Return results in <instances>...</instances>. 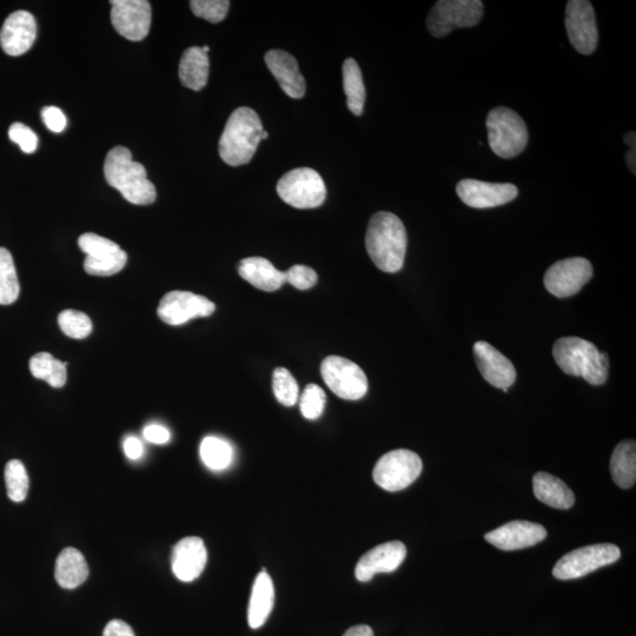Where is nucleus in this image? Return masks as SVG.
<instances>
[{
	"instance_id": "1",
	"label": "nucleus",
	"mask_w": 636,
	"mask_h": 636,
	"mask_svg": "<svg viewBox=\"0 0 636 636\" xmlns=\"http://www.w3.org/2000/svg\"><path fill=\"white\" fill-rule=\"evenodd\" d=\"M406 228L392 212L380 211L370 218L366 247L371 261L384 273L400 271L407 253Z\"/></svg>"
},
{
	"instance_id": "2",
	"label": "nucleus",
	"mask_w": 636,
	"mask_h": 636,
	"mask_svg": "<svg viewBox=\"0 0 636 636\" xmlns=\"http://www.w3.org/2000/svg\"><path fill=\"white\" fill-rule=\"evenodd\" d=\"M106 182L121 192L129 203L149 205L156 201L155 185L148 180L147 170L132 159L131 151L124 147L112 149L104 163Z\"/></svg>"
},
{
	"instance_id": "3",
	"label": "nucleus",
	"mask_w": 636,
	"mask_h": 636,
	"mask_svg": "<svg viewBox=\"0 0 636 636\" xmlns=\"http://www.w3.org/2000/svg\"><path fill=\"white\" fill-rule=\"evenodd\" d=\"M263 124L257 112L238 108L228 119L220 139V156L230 167H240L253 159L262 141Z\"/></svg>"
},
{
	"instance_id": "4",
	"label": "nucleus",
	"mask_w": 636,
	"mask_h": 636,
	"mask_svg": "<svg viewBox=\"0 0 636 636\" xmlns=\"http://www.w3.org/2000/svg\"><path fill=\"white\" fill-rule=\"evenodd\" d=\"M556 364L567 375L582 377L592 386H601L608 377L609 357L592 342L580 337H562L554 344Z\"/></svg>"
},
{
	"instance_id": "5",
	"label": "nucleus",
	"mask_w": 636,
	"mask_h": 636,
	"mask_svg": "<svg viewBox=\"0 0 636 636\" xmlns=\"http://www.w3.org/2000/svg\"><path fill=\"white\" fill-rule=\"evenodd\" d=\"M487 130L490 148L501 158L519 156L527 147L528 129L525 121L505 106L489 112Z\"/></svg>"
},
{
	"instance_id": "6",
	"label": "nucleus",
	"mask_w": 636,
	"mask_h": 636,
	"mask_svg": "<svg viewBox=\"0 0 636 636\" xmlns=\"http://www.w3.org/2000/svg\"><path fill=\"white\" fill-rule=\"evenodd\" d=\"M277 194L296 209L321 207L327 198L326 183L317 171L298 168L287 172L277 183Z\"/></svg>"
},
{
	"instance_id": "7",
	"label": "nucleus",
	"mask_w": 636,
	"mask_h": 636,
	"mask_svg": "<svg viewBox=\"0 0 636 636\" xmlns=\"http://www.w3.org/2000/svg\"><path fill=\"white\" fill-rule=\"evenodd\" d=\"M482 17L480 0H440L429 13L427 28L430 35L442 38L456 29L473 28Z\"/></svg>"
},
{
	"instance_id": "8",
	"label": "nucleus",
	"mask_w": 636,
	"mask_h": 636,
	"mask_svg": "<svg viewBox=\"0 0 636 636\" xmlns=\"http://www.w3.org/2000/svg\"><path fill=\"white\" fill-rule=\"evenodd\" d=\"M421 457L412 450L397 449L377 461L373 477L377 486L387 492H400L408 488L422 473Z\"/></svg>"
},
{
	"instance_id": "9",
	"label": "nucleus",
	"mask_w": 636,
	"mask_h": 636,
	"mask_svg": "<svg viewBox=\"0 0 636 636\" xmlns=\"http://www.w3.org/2000/svg\"><path fill=\"white\" fill-rule=\"evenodd\" d=\"M621 556L619 547L611 543H599L575 549L556 562L553 575L558 580L583 578L596 569L612 565Z\"/></svg>"
},
{
	"instance_id": "10",
	"label": "nucleus",
	"mask_w": 636,
	"mask_h": 636,
	"mask_svg": "<svg viewBox=\"0 0 636 636\" xmlns=\"http://www.w3.org/2000/svg\"><path fill=\"white\" fill-rule=\"evenodd\" d=\"M321 374L331 392L343 400H361L368 392L364 371L344 357H327L321 364Z\"/></svg>"
},
{
	"instance_id": "11",
	"label": "nucleus",
	"mask_w": 636,
	"mask_h": 636,
	"mask_svg": "<svg viewBox=\"0 0 636 636\" xmlns=\"http://www.w3.org/2000/svg\"><path fill=\"white\" fill-rule=\"evenodd\" d=\"M78 245L86 255L84 269L89 275L112 276L127 265V253L108 238L88 233L79 237Z\"/></svg>"
},
{
	"instance_id": "12",
	"label": "nucleus",
	"mask_w": 636,
	"mask_h": 636,
	"mask_svg": "<svg viewBox=\"0 0 636 636\" xmlns=\"http://www.w3.org/2000/svg\"><path fill=\"white\" fill-rule=\"evenodd\" d=\"M593 277L591 262L582 257L556 262L546 271L545 287L555 297L566 298L578 294Z\"/></svg>"
},
{
	"instance_id": "13",
	"label": "nucleus",
	"mask_w": 636,
	"mask_h": 636,
	"mask_svg": "<svg viewBox=\"0 0 636 636\" xmlns=\"http://www.w3.org/2000/svg\"><path fill=\"white\" fill-rule=\"evenodd\" d=\"M565 23L573 48L581 55H592L599 43L598 25L592 3L587 0L568 2Z\"/></svg>"
},
{
	"instance_id": "14",
	"label": "nucleus",
	"mask_w": 636,
	"mask_h": 636,
	"mask_svg": "<svg viewBox=\"0 0 636 636\" xmlns=\"http://www.w3.org/2000/svg\"><path fill=\"white\" fill-rule=\"evenodd\" d=\"M215 310V303L207 297L175 290L162 298L157 314L169 326H182L192 318L208 317L214 314Z\"/></svg>"
},
{
	"instance_id": "15",
	"label": "nucleus",
	"mask_w": 636,
	"mask_h": 636,
	"mask_svg": "<svg viewBox=\"0 0 636 636\" xmlns=\"http://www.w3.org/2000/svg\"><path fill=\"white\" fill-rule=\"evenodd\" d=\"M111 22L131 42H141L151 26V5L147 0H112Z\"/></svg>"
},
{
	"instance_id": "16",
	"label": "nucleus",
	"mask_w": 636,
	"mask_h": 636,
	"mask_svg": "<svg viewBox=\"0 0 636 636\" xmlns=\"http://www.w3.org/2000/svg\"><path fill=\"white\" fill-rule=\"evenodd\" d=\"M460 200L474 209L500 207L515 200L519 189L510 183H488L477 180H462L456 185Z\"/></svg>"
},
{
	"instance_id": "17",
	"label": "nucleus",
	"mask_w": 636,
	"mask_h": 636,
	"mask_svg": "<svg viewBox=\"0 0 636 636\" xmlns=\"http://www.w3.org/2000/svg\"><path fill=\"white\" fill-rule=\"evenodd\" d=\"M407 548L400 541H392L376 546L364 554L355 568L356 579L368 582L376 574L393 573L406 560Z\"/></svg>"
},
{
	"instance_id": "18",
	"label": "nucleus",
	"mask_w": 636,
	"mask_h": 636,
	"mask_svg": "<svg viewBox=\"0 0 636 636\" xmlns=\"http://www.w3.org/2000/svg\"><path fill=\"white\" fill-rule=\"evenodd\" d=\"M489 543L502 551H518L538 545L547 538V530L539 523L512 521L485 536Z\"/></svg>"
},
{
	"instance_id": "19",
	"label": "nucleus",
	"mask_w": 636,
	"mask_h": 636,
	"mask_svg": "<svg viewBox=\"0 0 636 636\" xmlns=\"http://www.w3.org/2000/svg\"><path fill=\"white\" fill-rule=\"evenodd\" d=\"M474 356L483 379L507 393L516 380L513 363L498 349L483 341L475 343Z\"/></svg>"
},
{
	"instance_id": "20",
	"label": "nucleus",
	"mask_w": 636,
	"mask_h": 636,
	"mask_svg": "<svg viewBox=\"0 0 636 636\" xmlns=\"http://www.w3.org/2000/svg\"><path fill=\"white\" fill-rule=\"evenodd\" d=\"M36 19L28 11H16L6 19L0 31V45L9 56H22L36 41Z\"/></svg>"
},
{
	"instance_id": "21",
	"label": "nucleus",
	"mask_w": 636,
	"mask_h": 636,
	"mask_svg": "<svg viewBox=\"0 0 636 636\" xmlns=\"http://www.w3.org/2000/svg\"><path fill=\"white\" fill-rule=\"evenodd\" d=\"M207 561L208 552L203 540L189 536L178 542L172 551V572L178 580L191 582L200 578Z\"/></svg>"
},
{
	"instance_id": "22",
	"label": "nucleus",
	"mask_w": 636,
	"mask_h": 636,
	"mask_svg": "<svg viewBox=\"0 0 636 636\" xmlns=\"http://www.w3.org/2000/svg\"><path fill=\"white\" fill-rule=\"evenodd\" d=\"M265 64L276 78L281 89L290 98L301 99L306 95V79L302 76L296 59L283 50H270L265 55Z\"/></svg>"
},
{
	"instance_id": "23",
	"label": "nucleus",
	"mask_w": 636,
	"mask_h": 636,
	"mask_svg": "<svg viewBox=\"0 0 636 636\" xmlns=\"http://www.w3.org/2000/svg\"><path fill=\"white\" fill-rule=\"evenodd\" d=\"M238 274L251 286L268 293L281 289L287 283L286 273L263 257L244 258L238 265Z\"/></svg>"
},
{
	"instance_id": "24",
	"label": "nucleus",
	"mask_w": 636,
	"mask_h": 636,
	"mask_svg": "<svg viewBox=\"0 0 636 636\" xmlns=\"http://www.w3.org/2000/svg\"><path fill=\"white\" fill-rule=\"evenodd\" d=\"M275 602V588L270 576L261 572L254 582L253 592L248 609L249 626L253 629L261 628L273 611Z\"/></svg>"
},
{
	"instance_id": "25",
	"label": "nucleus",
	"mask_w": 636,
	"mask_h": 636,
	"mask_svg": "<svg viewBox=\"0 0 636 636\" xmlns=\"http://www.w3.org/2000/svg\"><path fill=\"white\" fill-rule=\"evenodd\" d=\"M536 499L556 509L572 508L575 496L565 482L548 473L535 474L533 479Z\"/></svg>"
},
{
	"instance_id": "26",
	"label": "nucleus",
	"mask_w": 636,
	"mask_h": 636,
	"mask_svg": "<svg viewBox=\"0 0 636 636\" xmlns=\"http://www.w3.org/2000/svg\"><path fill=\"white\" fill-rule=\"evenodd\" d=\"M55 576L59 586L65 589H75L88 579V562L76 548H65L58 555Z\"/></svg>"
},
{
	"instance_id": "27",
	"label": "nucleus",
	"mask_w": 636,
	"mask_h": 636,
	"mask_svg": "<svg viewBox=\"0 0 636 636\" xmlns=\"http://www.w3.org/2000/svg\"><path fill=\"white\" fill-rule=\"evenodd\" d=\"M209 57L202 48L194 46L185 50L180 63V79L185 88L201 91L209 78Z\"/></svg>"
},
{
	"instance_id": "28",
	"label": "nucleus",
	"mask_w": 636,
	"mask_h": 636,
	"mask_svg": "<svg viewBox=\"0 0 636 636\" xmlns=\"http://www.w3.org/2000/svg\"><path fill=\"white\" fill-rule=\"evenodd\" d=\"M611 474L620 488H631L636 481V445L627 440L616 446L611 459Z\"/></svg>"
},
{
	"instance_id": "29",
	"label": "nucleus",
	"mask_w": 636,
	"mask_h": 636,
	"mask_svg": "<svg viewBox=\"0 0 636 636\" xmlns=\"http://www.w3.org/2000/svg\"><path fill=\"white\" fill-rule=\"evenodd\" d=\"M343 86L348 109L355 116H361L364 103H366V86L363 83L360 66L353 58H348L343 63Z\"/></svg>"
},
{
	"instance_id": "30",
	"label": "nucleus",
	"mask_w": 636,
	"mask_h": 636,
	"mask_svg": "<svg viewBox=\"0 0 636 636\" xmlns=\"http://www.w3.org/2000/svg\"><path fill=\"white\" fill-rule=\"evenodd\" d=\"M68 362H62L49 353H38L31 357L30 370L33 377L44 380L52 388H63L68 380Z\"/></svg>"
},
{
	"instance_id": "31",
	"label": "nucleus",
	"mask_w": 636,
	"mask_h": 636,
	"mask_svg": "<svg viewBox=\"0 0 636 636\" xmlns=\"http://www.w3.org/2000/svg\"><path fill=\"white\" fill-rule=\"evenodd\" d=\"M21 293L15 262L10 251L0 248V306H10Z\"/></svg>"
},
{
	"instance_id": "32",
	"label": "nucleus",
	"mask_w": 636,
	"mask_h": 636,
	"mask_svg": "<svg viewBox=\"0 0 636 636\" xmlns=\"http://www.w3.org/2000/svg\"><path fill=\"white\" fill-rule=\"evenodd\" d=\"M200 453L204 465L212 470L228 468L234 455L229 443L215 436L205 437Z\"/></svg>"
},
{
	"instance_id": "33",
	"label": "nucleus",
	"mask_w": 636,
	"mask_h": 636,
	"mask_svg": "<svg viewBox=\"0 0 636 636\" xmlns=\"http://www.w3.org/2000/svg\"><path fill=\"white\" fill-rule=\"evenodd\" d=\"M5 482L9 498L13 502H22L29 492V475L19 460H11L5 467Z\"/></svg>"
},
{
	"instance_id": "34",
	"label": "nucleus",
	"mask_w": 636,
	"mask_h": 636,
	"mask_svg": "<svg viewBox=\"0 0 636 636\" xmlns=\"http://www.w3.org/2000/svg\"><path fill=\"white\" fill-rule=\"evenodd\" d=\"M58 324L66 336L75 340L86 339L92 333L90 317L82 311L64 310L58 316Z\"/></svg>"
},
{
	"instance_id": "35",
	"label": "nucleus",
	"mask_w": 636,
	"mask_h": 636,
	"mask_svg": "<svg viewBox=\"0 0 636 636\" xmlns=\"http://www.w3.org/2000/svg\"><path fill=\"white\" fill-rule=\"evenodd\" d=\"M273 389L278 402L293 407L298 401V384L293 374L286 368H276L273 375Z\"/></svg>"
},
{
	"instance_id": "36",
	"label": "nucleus",
	"mask_w": 636,
	"mask_h": 636,
	"mask_svg": "<svg viewBox=\"0 0 636 636\" xmlns=\"http://www.w3.org/2000/svg\"><path fill=\"white\" fill-rule=\"evenodd\" d=\"M190 8L196 17L217 24L227 17L230 2L228 0H192Z\"/></svg>"
},
{
	"instance_id": "37",
	"label": "nucleus",
	"mask_w": 636,
	"mask_h": 636,
	"mask_svg": "<svg viewBox=\"0 0 636 636\" xmlns=\"http://www.w3.org/2000/svg\"><path fill=\"white\" fill-rule=\"evenodd\" d=\"M326 402L327 396L323 389L317 384L311 383L304 389L301 396V413L308 420H316L323 414Z\"/></svg>"
},
{
	"instance_id": "38",
	"label": "nucleus",
	"mask_w": 636,
	"mask_h": 636,
	"mask_svg": "<svg viewBox=\"0 0 636 636\" xmlns=\"http://www.w3.org/2000/svg\"><path fill=\"white\" fill-rule=\"evenodd\" d=\"M9 137L13 143L21 147L25 154L31 155L37 150V135L23 123H13L9 129Z\"/></svg>"
},
{
	"instance_id": "39",
	"label": "nucleus",
	"mask_w": 636,
	"mask_h": 636,
	"mask_svg": "<svg viewBox=\"0 0 636 636\" xmlns=\"http://www.w3.org/2000/svg\"><path fill=\"white\" fill-rule=\"evenodd\" d=\"M287 283H290L296 289L308 290L313 288L317 283L318 276L314 269L306 267V265H294L286 271Z\"/></svg>"
},
{
	"instance_id": "40",
	"label": "nucleus",
	"mask_w": 636,
	"mask_h": 636,
	"mask_svg": "<svg viewBox=\"0 0 636 636\" xmlns=\"http://www.w3.org/2000/svg\"><path fill=\"white\" fill-rule=\"evenodd\" d=\"M42 117L46 127L56 134L64 131L66 124H68L64 112L56 106H46L42 111Z\"/></svg>"
},
{
	"instance_id": "41",
	"label": "nucleus",
	"mask_w": 636,
	"mask_h": 636,
	"mask_svg": "<svg viewBox=\"0 0 636 636\" xmlns=\"http://www.w3.org/2000/svg\"><path fill=\"white\" fill-rule=\"evenodd\" d=\"M144 437L151 443L156 445H165L170 441V432L167 428L159 426V424H150L144 429Z\"/></svg>"
},
{
	"instance_id": "42",
	"label": "nucleus",
	"mask_w": 636,
	"mask_h": 636,
	"mask_svg": "<svg viewBox=\"0 0 636 636\" xmlns=\"http://www.w3.org/2000/svg\"><path fill=\"white\" fill-rule=\"evenodd\" d=\"M103 636H136L132 628L122 620H112L104 628Z\"/></svg>"
},
{
	"instance_id": "43",
	"label": "nucleus",
	"mask_w": 636,
	"mask_h": 636,
	"mask_svg": "<svg viewBox=\"0 0 636 636\" xmlns=\"http://www.w3.org/2000/svg\"><path fill=\"white\" fill-rule=\"evenodd\" d=\"M124 452L130 460L141 459L143 455L142 442L139 441L137 437H128V439L124 441Z\"/></svg>"
},
{
	"instance_id": "44",
	"label": "nucleus",
	"mask_w": 636,
	"mask_h": 636,
	"mask_svg": "<svg viewBox=\"0 0 636 636\" xmlns=\"http://www.w3.org/2000/svg\"><path fill=\"white\" fill-rule=\"evenodd\" d=\"M343 636H374V631L367 625H359L349 628Z\"/></svg>"
},
{
	"instance_id": "45",
	"label": "nucleus",
	"mask_w": 636,
	"mask_h": 636,
	"mask_svg": "<svg viewBox=\"0 0 636 636\" xmlns=\"http://www.w3.org/2000/svg\"><path fill=\"white\" fill-rule=\"evenodd\" d=\"M626 162L628 165L629 170H631L633 172V174L635 175L636 172V154H635V149H629L626 155Z\"/></svg>"
},
{
	"instance_id": "46",
	"label": "nucleus",
	"mask_w": 636,
	"mask_h": 636,
	"mask_svg": "<svg viewBox=\"0 0 636 636\" xmlns=\"http://www.w3.org/2000/svg\"><path fill=\"white\" fill-rule=\"evenodd\" d=\"M625 143L631 147V149H635L636 147V135L634 131L628 132L625 136Z\"/></svg>"
},
{
	"instance_id": "47",
	"label": "nucleus",
	"mask_w": 636,
	"mask_h": 636,
	"mask_svg": "<svg viewBox=\"0 0 636 636\" xmlns=\"http://www.w3.org/2000/svg\"><path fill=\"white\" fill-rule=\"evenodd\" d=\"M268 136H269L268 132L267 131H263L262 139H267Z\"/></svg>"
},
{
	"instance_id": "48",
	"label": "nucleus",
	"mask_w": 636,
	"mask_h": 636,
	"mask_svg": "<svg viewBox=\"0 0 636 636\" xmlns=\"http://www.w3.org/2000/svg\"><path fill=\"white\" fill-rule=\"evenodd\" d=\"M202 49H203L204 52H207V53L210 51V48H209L208 45L203 46Z\"/></svg>"
}]
</instances>
